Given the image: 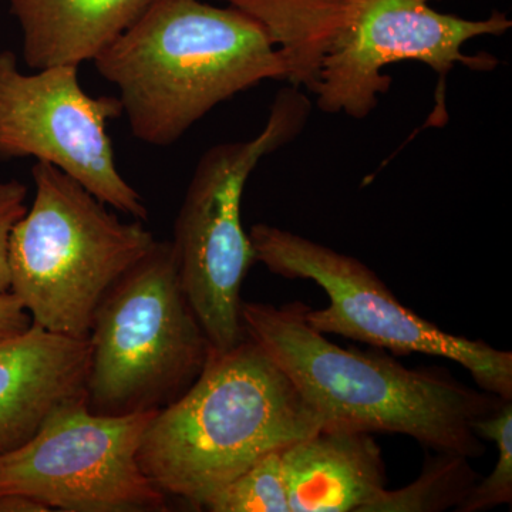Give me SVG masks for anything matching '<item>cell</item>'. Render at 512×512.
I'll use <instances>...</instances> for the list:
<instances>
[{"instance_id":"19","label":"cell","mask_w":512,"mask_h":512,"mask_svg":"<svg viewBox=\"0 0 512 512\" xmlns=\"http://www.w3.org/2000/svg\"><path fill=\"white\" fill-rule=\"evenodd\" d=\"M32 325V318L12 292L0 295V339L19 335Z\"/></svg>"},{"instance_id":"5","label":"cell","mask_w":512,"mask_h":512,"mask_svg":"<svg viewBox=\"0 0 512 512\" xmlns=\"http://www.w3.org/2000/svg\"><path fill=\"white\" fill-rule=\"evenodd\" d=\"M87 406L107 416L158 412L200 376L211 345L192 311L171 242L121 276L94 311Z\"/></svg>"},{"instance_id":"11","label":"cell","mask_w":512,"mask_h":512,"mask_svg":"<svg viewBox=\"0 0 512 512\" xmlns=\"http://www.w3.org/2000/svg\"><path fill=\"white\" fill-rule=\"evenodd\" d=\"M89 338L32 325L0 339V454L32 439L53 413L87 399Z\"/></svg>"},{"instance_id":"16","label":"cell","mask_w":512,"mask_h":512,"mask_svg":"<svg viewBox=\"0 0 512 512\" xmlns=\"http://www.w3.org/2000/svg\"><path fill=\"white\" fill-rule=\"evenodd\" d=\"M211 512H289L281 450L266 454L204 507Z\"/></svg>"},{"instance_id":"2","label":"cell","mask_w":512,"mask_h":512,"mask_svg":"<svg viewBox=\"0 0 512 512\" xmlns=\"http://www.w3.org/2000/svg\"><path fill=\"white\" fill-rule=\"evenodd\" d=\"M93 63L119 89L133 136L154 147L177 143L222 101L288 77L256 20L202 0H151Z\"/></svg>"},{"instance_id":"4","label":"cell","mask_w":512,"mask_h":512,"mask_svg":"<svg viewBox=\"0 0 512 512\" xmlns=\"http://www.w3.org/2000/svg\"><path fill=\"white\" fill-rule=\"evenodd\" d=\"M32 178L35 198L10 238V292L40 328L89 338L103 296L156 238L55 165L37 161Z\"/></svg>"},{"instance_id":"7","label":"cell","mask_w":512,"mask_h":512,"mask_svg":"<svg viewBox=\"0 0 512 512\" xmlns=\"http://www.w3.org/2000/svg\"><path fill=\"white\" fill-rule=\"evenodd\" d=\"M256 261L286 279L318 284L328 308L306 306V320L323 335L359 340L394 355L443 357L464 367L485 392L512 400V353L483 340L444 332L394 296L359 259L286 229L256 224L249 231Z\"/></svg>"},{"instance_id":"9","label":"cell","mask_w":512,"mask_h":512,"mask_svg":"<svg viewBox=\"0 0 512 512\" xmlns=\"http://www.w3.org/2000/svg\"><path fill=\"white\" fill-rule=\"evenodd\" d=\"M436 0H362L346 29L320 62L316 106L325 113L366 119L376 109L393 79L383 70L399 62H420L439 76V126L444 113V83L457 64L476 72H493L497 57L466 55L463 47L481 36H501L512 28L507 13L494 10L487 19H464L437 12Z\"/></svg>"},{"instance_id":"6","label":"cell","mask_w":512,"mask_h":512,"mask_svg":"<svg viewBox=\"0 0 512 512\" xmlns=\"http://www.w3.org/2000/svg\"><path fill=\"white\" fill-rule=\"evenodd\" d=\"M309 113L311 101L299 87L282 90L258 136L210 148L192 174L171 247L185 295L215 352L247 338L241 289L258 261L242 227L245 185L262 158L299 136Z\"/></svg>"},{"instance_id":"1","label":"cell","mask_w":512,"mask_h":512,"mask_svg":"<svg viewBox=\"0 0 512 512\" xmlns=\"http://www.w3.org/2000/svg\"><path fill=\"white\" fill-rule=\"evenodd\" d=\"M302 302H242L245 336L281 367L326 427L396 433L436 453H485L476 423L507 400L446 369L410 367L377 350L342 348L309 325ZM511 402V400H510Z\"/></svg>"},{"instance_id":"3","label":"cell","mask_w":512,"mask_h":512,"mask_svg":"<svg viewBox=\"0 0 512 512\" xmlns=\"http://www.w3.org/2000/svg\"><path fill=\"white\" fill-rule=\"evenodd\" d=\"M326 427L288 375L251 339L211 349L204 369L154 414L138 463L165 495L205 504L256 461Z\"/></svg>"},{"instance_id":"8","label":"cell","mask_w":512,"mask_h":512,"mask_svg":"<svg viewBox=\"0 0 512 512\" xmlns=\"http://www.w3.org/2000/svg\"><path fill=\"white\" fill-rule=\"evenodd\" d=\"M156 413L107 416L87 399L66 404L23 446L0 454V497L25 498L46 512L167 510V495L138 463Z\"/></svg>"},{"instance_id":"15","label":"cell","mask_w":512,"mask_h":512,"mask_svg":"<svg viewBox=\"0 0 512 512\" xmlns=\"http://www.w3.org/2000/svg\"><path fill=\"white\" fill-rule=\"evenodd\" d=\"M478 483L470 458L454 453L429 456L416 481L384 490L367 512H441L463 503Z\"/></svg>"},{"instance_id":"18","label":"cell","mask_w":512,"mask_h":512,"mask_svg":"<svg viewBox=\"0 0 512 512\" xmlns=\"http://www.w3.org/2000/svg\"><path fill=\"white\" fill-rule=\"evenodd\" d=\"M28 187L19 180H0V295L10 292V238L28 212Z\"/></svg>"},{"instance_id":"13","label":"cell","mask_w":512,"mask_h":512,"mask_svg":"<svg viewBox=\"0 0 512 512\" xmlns=\"http://www.w3.org/2000/svg\"><path fill=\"white\" fill-rule=\"evenodd\" d=\"M29 69L93 62L151 0H8Z\"/></svg>"},{"instance_id":"10","label":"cell","mask_w":512,"mask_h":512,"mask_svg":"<svg viewBox=\"0 0 512 512\" xmlns=\"http://www.w3.org/2000/svg\"><path fill=\"white\" fill-rule=\"evenodd\" d=\"M121 116L119 97L84 92L79 66L23 73L15 53L0 50V158L55 165L107 207L146 221V204L117 170L107 134Z\"/></svg>"},{"instance_id":"14","label":"cell","mask_w":512,"mask_h":512,"mask_svg":"<svg viewBox=\"0 0 512 512\" xmlns=\"http://www.w3.org/2000/svg\"><path fill=\"white\" fill-rule=\"evenodd\" d=\"M264 28L286 60L293 87L315 92L320 62L362 0H221Z\"/></svg>"},{"instance_id":"12","label":"cell","mask_w":512,"mask_h":512,"mask_svg":"<svg viewBox=\"0 0 512 512\" xmlns=\"http://www.w3.org/2000/svg\"><path fill=\"white\" fill-rule=\"evenodd\" d=\"M289 512H367L386 490L382 448L366 431L323 427L281 450Z\"/></svg>"},{"instance_id":"17","label":"cell","mask_w":512,"mask_h":512,"mask_svg":"<svg viewBox=\"0 0 512 512\" xmlns=\"http://www.w3.org/2000/svg\"><path fill=\"white\" fill-rule=\"evenodd\" d=\"M481 440L493 441L498 448V461L490 476L474 485L458 512H483L512 503V400L504 402L497 412L476 423Z\"/></svg>"}]
</instances>
